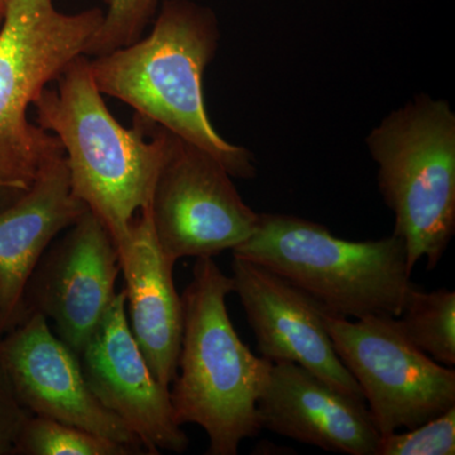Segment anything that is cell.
<instances>
[{
	"label": "cell",
	"instance_id": "13",
	"mask_svg": "<svg viewBox=\"0 0 455 455\" xmlns=\"http://www.w3.org/2000/svg\"><path fill=\"white\" fill-rule=\"evenodd\" d=\"M257 410L260 427L278 435L334 453H377L381 434L366 401L291 362L272 364Z\"/></svg>",
	"mask_w": 455,
	"mask_h": 455
},
{
	"label": "cell",
	"instance_id": "11",
	"mask_svg": "<svg viewBox=\"0 0 455 455\" xmlns=\"http://www.w3.org/2000/svg\"><path fill=\"white\" fill-rule=\"evenodd\" d=\"M90 390L142 443L146 454L184 453L188 436L176 421L170 388L156 379L128 324L125 293H116L79 355Z\"/></svg>",
	"mask_w": 455,
	"mask_h": 455
},
{
	"label": "cell",
	"instance_id": "14",
	"mask_svg": "<svg viewBox=\"0 0 455 455\" xmlns=\"http://www.w3.org/2000/svg\"><path fill=\"white\" fill-rule=\"evenodd\" d=\"M88 211L71 190L65 156L0 211V335L22 319L27 283L47 248Z\"/></svg>",
	"mask_w": 455,
	"mask_h": 455
},
{
	"label": "cell",
	"instance_id": "5",
	"mask_svg": "<svg viewBox=\"0 0 455 455\" xmlns=\"http://www.w3.org/2000/svg\"><path fill=\"white\" fill-rule=\"evenodd\" d=\"M232 252L271 269L323 309L347 319L400 316L415 286L400 236L347 241L295 215L259 214L253 235Z\"/></svg>",
	"mask_w": 455,
	"mask_h": 455
},
{
	"label": "cell",
	"instance_id": "4",
	"mask_svg": "<svg viewBox=\"0 0 455 455\" xmlns=\"http://www.w3.org/2000/svg\"><path fill=\"white\" fill-rule=\"evenodd\" d=\"M104 11L62 13L53 0H7L0 23V211L20 199L64 148L27 118L42 90L86 55Z\"/></svg>",
	"mask_w": 455,
	"mask_h": 455
},
{
	"label": "cell",
	"instance_id": "19",
	"mask_svg": "<svg viewBox=\"0 0 455 455\" xmlns=\"http://www.w3.org/2000/svg\"><path fill=\"white\" fill-rule=\"evenodd\" d=\"M455 406L412 427L385 434L376 455H454Z\"/></svg>",
	"mask_w": 455,
	"mask_h": 455
},
{
	"label": "cell",
	"instance_id": "1",
	"mask_svg": "<svg viewBox=\"0 0 455 455\" xmlns=\"http://www.w3.org/2000/svg\"><path fill=\"white\" fill-rule=\"evenodd\" d=\"M220 38L212 9L191 0H164L147 37L94 56L89 60L90 73L101 94L209 152L232 178L253 179V155L227 142L205 109L203 76Z\"/></svg>",
	"mask_w": 455,
	"mask_h": 455
},
{
	"label": "cell",
	"instance_id": "21",
	"mask_svg": "<svg viewBox=\"0 0 455 455\" xmlns=\"http://www.w3.org/2000/svg\"><path fill=\"white\" fill-rule=\"evenodd\" d=\"M5 7H7V0H0V23L4 17Z\"/></svg>",
	"mask_w": 455,
	"mask_h": 455
},
{
	"label": "cell",
	"instance_id": "9",
	"mask_svg": "<svg viewBox=\"0 0 455 455\" xmlns=\"http://www.w3.org/2000/svg\"><path fill=\"white\" fill-rule=\"evenodd\" d=\"M119 272L112 235L88 211L51 243L36 266L23 296L22 319L41 314L79 355L116 296Z\"/></svg>",
	"mask_w": 455,
	"mask_h": 455
},
{
	"label": "cell",
	"instance_id": "15",
	"mask_svg": "<svg viewBox=\"0 0 455 455\" xmlns=\"http://www.w3.org/2000/svg\"><path fill=\"white\" fill-rule=\"evenodd\" d=\"M119 259L132 335L156 379L170 388L178 373L182 301L173 283L175 263L161 250L148 208L132 223Z\"/></svg>",
	"mask_w": 455,
	"mask_h": 455
},
{
	"label": "cell",
	"instance_id": "20",
	"mask_svg": "<svg viewBox=\"0 0 455 455\" xmlns=\"http://www.w3.org/2000/svg\"><path fill=\"white\" fill-rule=\"evenodd\" d=\"M31 416L0 366V455H14L20 433Z\"/></svg>",
	"mask_w": 455,
	"mask_h": 455
},
{
	"label": "cell",
	"instance_id": "3",
	"mask_svg": "<svg viewBox=\"0 0 455 455\" xmlns=\"http://www.w3.org/2000/svg\"><path fill=\"white\" fill-rule=\"evenodd\" d=\"M230 292L232 277L212 257H200L181 296V348L171 403L179 425L205 431L208 455H236L243 440L259 435L257 405L274 364L236 334L228 314Z\"/></svg>",
	"mask_w": 455,
	"mask_h": 455
},
{
	"label": "cell",
	"instance_id": "18",
	"mask_svg": "<svg viewBox=\"0 0 455 455\" xmlns=\"http://www.w3.org/2000/svg\"><path fill=\"white\" fill-rule=\"evenodd\" d=\"M103 22L90 42L86 56H99L134 44L154 20L161 0H104Z\"/></svg>",
	"mask_w": 455,
	"mask_h": 455
},
{
	"label": "cell",
	"instance_id": "10",
	"mask_svg": "<svg viewBox=\"0 0 455 455\" xmlns=\"http://www.w3.org/2000/svg\"><path fill=\"white\" fill-rule=\"evenodd\" d=\"M0 366L27 411L73 425L146 454L121 419L99 403L84 377L79 355L38 313L0 335Z\"/></svg>",
	"mask_w": 455,
	"mask_h": 455
},
{
	"label": "cell",
	"instance_id": "6",
	"mask_svg": "<svg viewBox=\"0 0 455 455\" xmlns=\"http://www.w3.org/2000/svg\"><path fill=\"white\" fill-rule=\"evenodd\" d=\"M377 181L395 215L394 235L410 268L438 266L455 233V113L444 99L418 94L366 137Z\"/></svg>",
	"mask_w": 455,
	"mask_h": 455
},
{
	"label": "cell",
	"instance_id": "17",
	"mask_svg": "<svg viewBox=\"0 0 455 455\" xmlns=\"http://www.w3.org/2000/svg\"><path fill=\"white\" fill-rule=\"evenodd\" d=\"M16 454L131 455L137 451L73 425L32 415L18 439Z\"/></svg>",
	"mask_w": 455,
	"mask_h": 455
},
{
	"label": "cell",
	"instance_id": "12",
	"mask_svg": "<svg viewBox=\"0 0 455 455\" xmlns=\"http://www.w3.org/2000/svg\"><path fill=\"white\" fill-rule=\"evenodd\" d=\"M232 271L233 292L243 307L260 357L299 364L338 391L364 400L334 348L315 300L252 260L233 256Z\"/></svg>",
	"mask_w": 455,
	"mask_h": 455
},
{
	"label": "cell",
	"instance_id": "7",
	"mask_svg": "<svg viewBox=\"0 0 455 455\" xmlns=\"http://www.w3.org/2000/svg\"><path fill=\"white\" fill-rule=\"evenodd\" d=\"M322 313L381 435L412 429L455 406V371L416 348L396 317L349 320L323 307Z\"/></svg>",
	"mask_w": 455,
	"mask_h": 455
},
{
	"label": "cell",
	"instance_id": "2",
	"mask_svg": "<svg viewBox=\"0 0 455 455\" xmlns=\"http://www.w3.org/2000/svg\"><path fill=\"white\" fill-rule=\"evenodd\" d=\"M56 83L33 103L37 125L61 143L74 196L106 226L121 252L134 215L151 204L171 132L140 116L139 125L123 127L104 103L86 55Z\"/></svg>",
	"mask_w": 455,
	"mask_h": 455
},
{
	"label": "cell",
	"instance_id": "16",
	"mask_svg": "<svg viewBox=\"0 0 455 455\" xmlns=\"http://www.w3.org/2000/svg\"><path fill=\"white\" fill-rule=\"evenodd\" d=\"M396 320L401 331L416 348L443 366L454 367V291L438 289L427 292L414 286Z\"/></svg>",
	"mask_w": 455,
	"mask_h": 455
},
{
	"label": "cell",
	"instance_id": "8",
	"mask_svg": "<svg viewBox=\"0 0 455 455\" xmlns=\"http://www.w3.org/2000/svg\"><path fill=\"white\" fill-rule=\"evenodd\" d=\"M148 211L172 263L235 250L253 235L259 218L214 156L173 133Z\"/></svg>",
	"mask_w": 455,
	"mask_h": 455
}]
</instances>
